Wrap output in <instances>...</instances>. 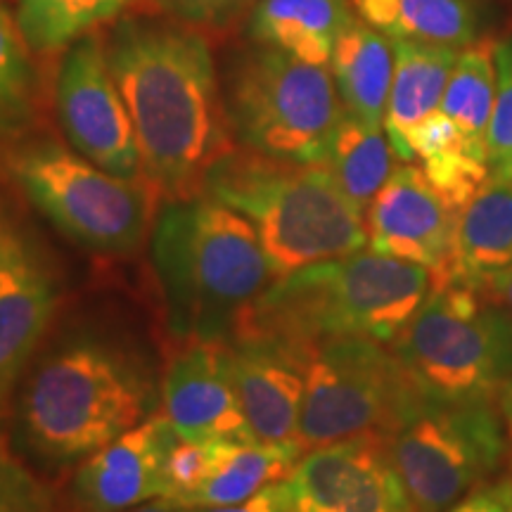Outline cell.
<instances>
[{
    "label": "cell",
    "mask_w": 512,
    "mask_h": 512,
    "mask_svg": "<svg viewBox=\"0 0 512 512\" xmlns=\"http://www.w3.org/2000/svg\"><path fill=\"white\" fill-rule=\"evenodd\" d=\"M394 79L384 112V133L396 159L413 162L408 136L439 110L446 83L458 60V48L439 43L394 41Z\"/></svg>",
    "instance_id": "cell-18"
},
{
    "label": "cell",
    "mask_w": 512,
    "mask_h": 512,
    "mask_svg": "<svg viewBox=\"0 0 512 512\" xmlns=\"http://www.w3.org/2000/svg\"><path fill=\"white\" fill-rule=\"evenodd\" d=\"M415 512H446L486 482L508 453L496 403L427 399L387 439Z\"/></svg>",
    "instance_id": "cell-10"
},
{
    "label": "cell",
    "mask_w": 512,
    "mask_h": 512,
    "mask_svg": "<svg viewBox=\"0 0 512 512\" xmlns=\"http://www.w3.org/2000/svg\"><path fill=\"white\" fill-rule=\"evenodd\" d=\"M17 19L0 8V152L22 145L41 114L36 67Z\"/></svg>",
    "instance_id": "cell-26"
},
{
    "label": "cell",
    "mask_w": 512,
    "mask_h": 512,
    "mask_svg": "<svg viewBox=\"0 0 512 512\" xmlns=\"http://www.w3.org/2000/svg\"><path fill=\"white\" fill-rule=\"evenodd\" d=\"M430 290L427 268L361 249L275 278L233 335L280 337L302 347L332 337L394 344Z\"/></svg>",
    "instance_id": "cell-4"
},
{
    "label": "cell",
    "mask_w": 512,
    "mask_h": 512,
    "mask_svg": "<svg viewBox=\"0 0 512 512\" xmlns=\"http://www.w3.org/2000/svg\"><path fill=\"white\" fill-rule=\"evenodd\" d=\"M162 413L185 441H259L242 411L226 342H183L166 366Z\"/></svg>",
    "instance_id": "cell-14"
},
{
    "label": "cell",
    "mask_w": 512,
    "mask_h": 512,
    "mask_svg": "<svg viewBox=\"0 0 512 512\" xmlns=\"http://www.w3.org/2000/svg\"><path fill=\"white\" fill-rule=\"evenodd\" d=\"M202 195L252 223L278 278L368 245L366 214L325 162L294 164L233 147L207 171Z\"/></svg>",
    "instance_id": "cell-5"
},
{
    "label": "cell",
    "mask_w": 512,
    "mask_h": 512,
    "mask_svg": "<svg viewBox=\"0 0 512 512\" xmlns=\"http://www.w3.org/2000/svg\"><path fill=\"white\" fill-rule=\"evenodd\" d=\"M107 57L136 131L145 181L166 202L202 195L207 171L233 150V133L202 34L128 17Z\"/></svg>",
    "instance_id": "cell-1"
},
{
    "label": "cell",
    "mask_w": 512,
    "mask_h": 512,
    "mask_svg": "<svg viewBox=\"0 0 512 512\" xmlns=\"http://www.w3.org/2000/svg\"><path fill=\"white\" fill-rule=\"evenodd\" d=\"M351 8V0H259L249 17V31L259 46L328 64L337 38L354 22Z\"/></svg>",
    "instance_id": "cell-21"
},
{
    "label": "cell",
    "mask_w": 512,
    "mask_h": 512,
    "mask_svg": "<svg viewBox=\"0 0 512 512\" xmlns=\"http://www.w3.org/2000/svg\"><path fill=\"white\" fill-rule=\"evenodd\" d=\"M124 512H188L185 508H178V505L169 503L166 498H159L157 503H147V505H136V508H128Z\"/></svg>",
    "instance_id": "cell-35"
},
{
    "label": "cell",
    "mask_w": 512,
    "mask_h": 512,
    "mask_svg": "<svg viewBox=\"0 0 512 512\" xmlns=\"http://www.w3.org/2000/svg\"><path fill=\"white\" fill-rule=\"evenodd\" d=\"M458 209L430 183L422 166L403 162L366 211L368 245L432 273V287L456 283Z\"/></svg>",
    "instance_id": "cell-13"
},
{
    "label": "cell",
    "mask_w": 512,
    "mask_h": 512,
    "mask_svg": "<svg viewBox=\"0 0 512 512\" xmlns=\"http://www.w3.org/2000/svg\"><path fill=\"white\" fill-rule=\"evenodd\" d=\"M22 247H24V242L19 240L15 233H12L8 223H5L3 216H0V261H5L10 254L19 252Z\"/></svg>",
    "instance_id": "cell-34"
},
{
    "label": "cell",
    "mask_w": 512,
    "mask_h": 512,
    "mask_svg": "<svg viewBox=\"0 0 512 512\" xmlns=\"http://www.w3.org/2000/svg\"><path fill=\"white\" fill-rule=\"evenodd\" d=\"M152 261L171 335L226 342L275 275L245 216L207 195L171 200L152 228Z\"/></svg>",
    "instance_id": "cell-2"
},
{
    "label": "cell",
    "mask_w": 512,
    "mask_h": 512,
    "mask_svg": "<svg viewBox=\"0 0 512 512\" xmlns=\"http://www.w3.org/2000/svg\"><path fill=\"white\" fill-rule=\"evenodd\" d=\"M178 434L162 411L91 453L76 470L72 503L79 512H124L166 498V458Z\"/></svg>",
    "instance_id": "cell-16"
},
{
    "label": "cell",
    "mask_w": 512,
    "mask_h": 512,
    "mask_svg": "<svg viewBox=\"0 0 512 512\" xmlns=\"http://www.w3.org/2000/svg\"><path fill=\"white\" fill-rule=\"evenodd\" d=\"M491 176L512 178V43L496 48V98L486 131Z\"/></svg>",
    "instance_id": "cell-28"
},
{
    "label": "cell",
    "mask_w": 512,
    "mask_h": 512,
    "mask_svg": "<svg viewBox=\"0 0 512 512\" xmlns=\"http://www.w3.org/2000/svg\"><path fill=\"white\" fill-rule=\"evenodd\" d=\"M223 105L230 133L242 147L294 164H323L344 117L328 64L271 46L235 57Z\"/></svg>",
    "instance_id": "cell-7"
},
{
    "label": "cell",
    "mask_w": 512,
    "mask_h": 512,
    "mask_svg": "<svg viewBox=\"0 0 512 512\" xmlns=\"http://www.w3.org/2000/svg\"><path fill=\"white\" fill-rule=\"evenodd\" d=\"M55 100L64 136L81 157L126 181H145L136 131L110 69L107 43L83 36L62 57Z\"/></svg>",
    "instance_id": "cell-11"
},
{
    "label": "cell",
    "mask_w": 512,
    "mask_h": 512,
    "mask_svg": "<svg viewBox=\"0 0 512 512\" xmlns=\"http://www.w3.org/2000/svg\"><path fill=\"white\" fill-rule=\"evenodd\" d=\"M0 512H57V501L41 479H36L0 444Z\"/></svg>",
    "instance_id": "cell-29"
},
{
    "label": "cell",
    "mask_w": 512,
    "mask_h": 512,
    "mask_svg": "<svg viewBox=\"0 0 512 512\" xmlns=\"http://www.w3.org/2000/svg\"><path fill=\"white\" fill-rule=\"evenodd\" d=\"M55 306L53 280L27 247L0 261V415L46 337Z\"/></svg>",
    "instance_id": "cell-17"
},
{
    "label": "cell",
    "mask_w": 512,
    "mask_h": 512,
    "mask_svg": "<svg viewBox=\"0 0 512 512\" xmlns=\"http://www.w3.org/2000/svg\"><path fill=\"white\" fill-rule=\"evenodd\" d=\"M155 413V384L124 349L83 337L31 370L17 401V439L48 467L86 460Z\"/></svg>",
    "instance_id": "cell-3"
},
{
    "label": "cell",
    "mask_w": 512,
    "mask_h": 512,
    "mask_svg": "<svg viewBox=\"0 0 512 512\" xmlns=\"http://www.w3.org/2000/svg\"><path fill=\"white\" fill-rule=\"evenodd\" d=\"M8 166L29 202L81 247L133 254L155 228L159 195L150 183L114 176L53 140L15 147Z\"/></svg>",
    "instance_id": "cell-8"
},
{
    "label": "cell",
    "mask_w": 512,
    "mask_h": 512,
    "mask_svg": "<svg viewBox=\"0 0 512 512\" xmlns=\"http://www.w3.org/2000/svg\"><path fill=\"white\" fill-rule=\"evenodd\" d=\"M368 27L392 41L439 43L465 48L477 29L467 0H351Z\"/></svg>",
    "instance_id": "cell-23"
},
{
    "label": "cell",
    "mask_w": 512,
    "mask_h": 512,
    "mask_svg": "<svg viewBox=\"0 0 512 512\" xmlns=\"http://www.w3.org/2000/svg\"><path fill=\"white\" fill-rule=\"evenodd\" d=\"M226 344L230 373L254 437L266 444H294L313 347L268 335H233Z\"/></svg>",
    "instance_id": "cell-15"
},
{
    "label": "cell",
    "mask_w": 512,
    "mask_h": 512,
    "mask_svg": "<svg viewBox=\"0 0 512 512\" xmlns=\"http://www.w3.org/2000/svg\"><path fill=\"white\" fill-rule=\"evenodd\" d=\"M484 287L494 294V299L503 306V311L508 313V318L512 323V266L503 268L501 273H496Z\"/></svg>",
    "instance_id": "cell-33"
},
{
    "label": "cell",
    "mask_w": 512,
    "mask_h": 512,
    "mask_svg": "<svg viewBox=\"0 0 512 512\" xmlns=\"http://www.w3.org/2000/svg\"><path fill=\"white\" fill-rule=\"evenodd\" d=\"M496 48L489 38L467 43L458 53L439 105V112L458 126L467 147L484 162L486 131L496 98Z\"/></svg>",
    "instance_id": "cell-24"
},
{
    "label": "cell",
    "mask_w": 512,
    "mask_h": 512,
    "mask_svg": "<svg viewBox=\"0 0 512 512\" xmlns=\"http://www.w3.org/2000/svg\"><path fill=\"white\" fill-rule=\"evenodd\" d=\"M425 401L392 344L370 337L323 339L306 366L297 441L306 453L368 434L389 439Z\"/></svg>",
    "instance_id": "cell-9"
},
{
    "label": "cell",
    "mask_w": 512,
    "mask_h": 512,
    "mask_svg": "<svg viewBox=\"0 0 512 512\" xmlns=\"http://www.w3.org/2000/svg\"><path fill=\"white\" fill-rule=\"evenodd\" d=\"M278 484L287 512H415L375 434L311 448Z\"/></svg>",
    "instance_id": "cell-12"
},
{
    "label": "cell",
    "mask_w": 512,
    "mask_h": 512,
    "mask_svg": "<svg viewBox=\"0 0 512 512\" xmlns=\"http://www.w3.org/2000/svg\"><path fill=\"white\" fill-rule=\"evenodd\" d=\"M392 347L432 401L496 403L512 384V323L484 285L432 287Z\"/></svg>",
    "instance_id": "cell-6"
},
{
    "label": "cell",
    "mask_w": 512,
    "mask_h": 512,
    "mask_svg": "<svg viewBox=\"0 0 512 512\" xmlns=\"http://www.w3.org/2000/svg\"><path fill=\"white\" fill-rule=\"evenodd\" d=\"M446 512H512V472L475 486Z\"/></svg>",
    "instance_id": "cell-31"
},
{
    "label": "cell",
    "mask_w": 512,
    "mask_h": 512,
    "mask_svg": "<svg viewBox=\"0 0 512 512\" xmlns=\"http://www.w3.org/2000/svg\"><path fill=\"white\" fill-rule=\"evenodd\" d=\"M188 512H287V505L283 501V491L280 484H268L259 494H254L247 501L235 505H221V508H195Z\"/></svg>",
    "instance_id": "cell-32"
},
{
    "label": "cell",
    "mask_w": 512,
    "mask_h": 512,
    "mask_svg": "<svg viewBox=\"0 0 512 512\" xmlns=\"http://www.w3.org/2000/svg\"><path fill=\"white\" fill-rule=\"evenodd\" d=\"M259 0H147L152 10L192 27H223Z\"/></svg>",
    "instance_id": "cell-30"
},
{
    "label": "cell",
    "mask_w": 512,
    "mask_h": 512,
    "mask_svg": "<svg viewBox=\"0 0 512 512\" xmlns=\"http://www.w3.org/2000/svg\"><path fill=\"white\" fill-rule=\"evenodd\" d=\"M394 157L396 152L382 126H368L344 112L325 164L344 195L366 214L370 202L394 174Z\"/></svg>",
    "instance_id": "cell-25"
},
{
    "label": "cell",
    "mask_w": 512,
    "mask_h": 512,
    "mask_svg": "<svg viewBox=\"0 0 512 512\" xmlns=\"http://www.w3.org/2000/svg\"><path fill=\"white\" fill-rule=\"evenodd\" d=\"M512 266V178L489 176L458 211L456 280L486 285Z\"/></svg>",
    "instance_id": "cell-22"
},
{
    "label": "cell",
    "mask_w": 512,
    "mask_h": 512,
    "mask_svg": "<svg viewBox=\"0 0 512 512\" xmlns=\"http://www.w3.org/2000/svg\"><path fill=\"white\" fill-rule=\"evenodd\" d=\"M501 413L505 420V430H508L510 439H512V384L501 394Z\"/></svg>",
    "instance_id": "cell-36"
},
{
    "label": "cell",
    "mask_w": 512,
    "mask_h": 512,
    "mask_svg": "<svg viewBox=\"0 0 512 512\" xmlns=\"http://www.w3.org/2000/svg\"><path fill=\"white\" fill-rule=\"evenodd\" d=\"M304 448L266 441H209V472L204 482L174 503L178 508H221L247 501L268 484L290 475Z\"/></svg>",
    "instance_id": "cell-19"
},
{
    "label": "cell",
    "mask_w": 512,
    "mask_h": 512,
    "mask_svg": "<svg viewBox=\"0 0 512 512\" xmlns=\"http://www.w3.org/2000/svg\"><path fill=\"white\" fill-rule=\"evenodd\" d=\"M394 62V41L354 19L337 38L330 57V72L344 112L363 124L384 128Z\"/></svg>",
    "instance_id": "cell-20"
},
{
    "label": "cell",
    "mask_w": 512,
    "mask_h": 512,
    "mask_svg": "<svg viewBox=\"0 0 512 512\" xmlns=\"http://www.w3.org/2000/svg\"><path fill=\"white\" fill-rule=\"evenodd\" d=\"M133 0H19L17 24L29 48L55 53L119 17Z\"/></svg>",
    "instance_id": "cell-27"
}]
</instances>
